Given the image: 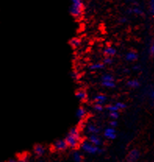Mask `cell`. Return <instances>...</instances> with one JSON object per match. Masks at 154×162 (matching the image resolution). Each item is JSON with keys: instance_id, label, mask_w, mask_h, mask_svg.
Instances as JSON below:
<instances>
[{"instance_id": "cell-1", "label": "cell", "mask_w": 154, "mask_h": 162, "mask_svg": "<svg viewBox=\"0 0 154 162\" xmlns=\"http://www.w3.org/2000/svg\"><path fill=\"white\" fill-rule=\"evenodd\" d=\"M65 140L67 143L68 147L71 149H76L81 144V134L79 127H72L68 131L65 137Z\"/></svg>"}, {"instance_id": "cell-2", "label": "cell", "mask_w": 154, "mask_h": 162, "mask_svg": "<svg viewBox=\"0 0 154 162\" xmlns=\"http://www.w3.org/2000/svg\"><path fill=\"white\" fill-rule=\"evenodd\" d=\"M71 5L70 6L69 12L71 15L75 19H80L83 16L84 2L83 0H71Z\"/></svg>"}, {"instance_id": "cell-3", "label": "cell", "mask_w": 154, "mask_h": 162, "mask_svg": "<svg viewBox=\"0 0 154 162\" xmlns=\"http://www.w3.org/2000/svg\"><path fill=\"white\" fill-rule=\"evenodd\" d=\"M81 150L85 153H87L89 154H101L103 152V149L100 146H97L95 145L92 144V143L89 142V140H83L81 142L80 144Z\"/></svg>"}, {"instance_id": "cell-4", "label": "cell", "mask_w": 154, "mask_h": 162, "mask_svg": "<svg viewBox=\"0 0 154 162\" xmlns=\"http://www.w3.org/2000/svg\"><path fill=\"white\" fill-rule=\"evenodd\" d=\"M85 129L89 135L90 134H99L100 132V128L99 126L94 123H87L85 124Z\"/></svg>"}, {"instance_id": "cell-5", "label": "cell", "mask_w": 154, "mask_h": 162, "mask_svg": "<svg viewBox=\"0 0 154 162\" xmlns=\"http://www.w3.org/2000/svg\"><path fill=\"white\" fill-rule=\"evenodd\" d=\"M68 148L65 139H59L53 143V149L56 151H64Z\"/></svg>"}, {"instance_id": "cell-6", "label": "cell", "mask_w": 154, "mask_h": 162, "mask_svg": "<svg viewBox=\"0 0 154 162\" xmlns=\"http://www.w3.org/2000/svg\"><path fill=\"white\" fill-rule=\"evenodd\" d=\"M103 136L106 139L110 140H113L117 137V131H116V128L113 127L108 126L103 131Z\"/></svg>"}, {"instance_id": "cell-7", "label": "cell", "mask_w": 154, "mask_h": 162, "mask_svg": "<svg viewBox=\"0 0 154 162\" xmlns=\"http://www.w3.org/2000/svg\"><path fill=\"white\" fill-rule=\"evenodd\" d=\"M140 158V152L137 149L131 150L127 155V161L128 162H136Z\"/></svg>"}, {"instance_id": "cell-8", "label": "cell", "mask_w": 154, "mask_h": 162, "mask_svg": "<svg viewBox=\"0 0 154 162\" xmlns=\"http://www.w3.org/2000/svg\"><path fill=\"white\" fill-rule=\"evenodd\" d=\"M88 140L90 143H92V144L95 145V146H102V143H103L102 139L98 136V134L89 135V137H88Z\"/></svg>"}, {"instance_id": "cell-9", "label": "cell", "mask_w": 154, "mask_h": 162, "mask_svg": "<svg viewBox=\"0 0 154 162\" xmlns=\"http://www.w3.org/2000/svg\"><path fill=\"white\" fill-rule=\"evenodd\" d=\"M103 55L107 57H114L117 55V49L113 46H107L103 51Z\"/></svg>"}, {"instance_id": "cell-10", "label": "cell", "mask_w": 154, "mask_h": 162, "mask_svg": "<svg viewBox=\"0 0 154 162\" xmlns=\"http://www.w3.org/2000/svg\"><path fill=\"white\" fill-rule=\"evenodd\" d=\"M106 65H104L103 62H93V63L90 64V65L89 66V69L92 72H97L100 71V70H103L105 68Z\"/></svg>"}, {"instance_id": "cell-11", "label": "cell", "mask_w": 154, "mask_h": 162, "mask_svg": "<svg viewBox=\"0 0 154 162\" xmlns=\"http://www.w3.org/2000/svg\"><path fill=\"white\" fill-rule=\"evenodd\" d=\"M86 116H87V110L84 107H79L76 111V117L77 119L79 121H84Z\"/></svg>"}, {"instance_id": "cell-12", "label": "cell", "mask_w": 154, "mask_h": 162, "mask_svg": "<svg viewBox=\"0 0 154 162\" xmlns=\"http://www.w3.org/2000/svg\"><path fill=\"white\" fill-rule=\"evenodd\" d=\"M138 59V55L136 51H129L125 54V59L129 62H135Z\"/></svg>"}, {"instance_id": "cell-13", "label": "cell", "mask_w": 154, "mask_h": 162, "mask_svg": "<svg viewBox=\"0 0 154 162\" xmlns=\"http://www.w3.org/2000/svg\"><path fill=\"white\" fill-rule=\"evenodd\" d=\"M93 101L96 104H101L104 105L107 101V97L103 94H97L93 97Z\"/></svg>"}, {"instance_id": "cell-14", "label": "cell", "mask_w": 154, "mask_h": 162, "mask_svg": "<svg viewBox=\"0 0 154 162\" xmlns=\"http://www.w3.org/2000/svg\"><path fill=\"white\" fill-rule=\"evenodd\" d=\"M75 97H77V100H79L80 101H86L88 98V94L85 90L79 89L76 91Z\"/></svg>"}, {"instance_id": "cell-15", "label": "cell", "mask_w": 154, "mask_h": 162, "mask_svg": "<svg viewBox=\"0 0 154 162\" xmlns=\"http://www.w3.org/2000/svg\"><path fill=\"white\" fill-rule=\"evenodd\" d=\"M34 153L36 156L41 157L46 153V148L42 144H37L34 147Z\"/></svg>"}, {"instance_id": "cell-16", "label": "cell", "mask_w": 154, "mask_h": 162, "mask_svg": "<svg viewBox=\"0 0 154 162\" xmlns=\"http://www.w3.org/2000/svg\"><path fill=\"white\" fill-rule=\"evenodd\" d=\"M127 13L128 14H134V15H137V16H142L144 14L143 10L138 6H134V7L129 8L127 10Z\"/></svg>"}, {"instance_id": "cell-17", "label": "cell", "mask_w": 154, "mask_h": 162, "mask_svg": "<svg viewBox=\"0 0 154 162\" xmlns=\"http://www.w3.org/2000/svg\"><path fill=\"white\" fill-rule=\"evenodd\" d=\"M69 44L71 48H79L80 46L81 45V38H77V37L72 38L70 40Z\"/></svg>"}, {"instance_id": "cell-18", "label": "cell", "mask_w": 154, "mask_h": 162, "mask_svg": "<svg viewBox=\"0 0 154 162\" xmlns=\"http://www.w3.org/2000/svg\"><path fill=\"white\" fill-rule=\"evenodd\" d=\"M127 86L129 88L135 89V88H138V87H140V82L136 79H131L127 81Z\"/></svg>"}, {"instance_id": "cell-19", "label": "cell", "mask_w": 154, "mask_h": 162, "mask_svg": "<svg viewBox=\"0 0 154 162\" xmlns=\"http://www.w3.org/2000/svg\"><path fill=\"white\" fill-rule=\"evenodd\" d=\"M72 158L75 162H82V161H83V156L78 150L74 151L73 154H72Z\"/></svg>"}, {"instance_id": "cell-20", "label": "cell", "mask_w": 154, "mask_h": 162, "mask_svg": "<svg viewBox=\"0 0 154 162\" xmlns=\"http://www.w3.org/2000/svg\"><path fill=\"white\" fill-rule=\"evenodd\" d=\"M101 85L103 87L108 88V89H113L116 87V82L113 81H101Z\"/></svg>"}, {"instance_id": "cell-21", "label": "cell", "mask_w": 154, "mask_h": 162, "mask_svg": "<svg viewBox=\"0 0 154 162\" xmlns=\"http://www.w3.org/2000/svg\"><path fill=\"white\" fill-rule=\"evenodd\" d=\"M115 80L113 76L110 73H105L101 77V81H113Z\"/></svg>"}, {"instance_id": "cell-22", "label": "cell", "mask_w": 154, "mask_h": 162, "mask_svg": "<svg viewBox=\"0 0 154 162\" xmlns=\"http://www.w3.org/2000/svg\"><path fill=\"white\" fill-rule=\"evenodd\" d=\"M71 77L74 80L77 81L79 80L80 78H81V74H80L79 72L77 71V70H73L71 73Z\"/></svg>"}, {"instance_id": "cell-23", "label": "cell", "mask_w": 154, "mask_h": 162, "mask_svg": "<svg viewBox=\"0 0 154 162\" xmlns=\"http://www.w3.org/2000/svg\"><path fill=\"white\" fill-rule=\"evenodd\" d=\"M93 109L97 112H101V111H103L104 110V106H103V105H101V104L95 103L94 105H93Z\"/></svg>"}, {"instance_id": "cell-24", "label": "cell", "mask_w": 154, "mask_h": 162, "mask_svg": "<svg viewBox=\"0 0 154 162\" xmlns=\"http://www.w3.org/2000/svg\"><path fill=\"white\" fill-rule=\"evenodd\" d=\"M107 109L109 112H110V111H120L119 109L117 108V107L115 105V103L114 104H110V105H107Z\"/></svg>"}, {"instance_id": "cell-25", "label": "cell", "mask_w": 154, "mask_h": 162, "mask_svg": "<svg viewBox=\"0 0 154 162\" xmlns=\"http://www.w3.org/2000/svg\"><path fill=\"white\" fill-rule=\"evenodd\" d=\"M109 116L110 119L117 120L120 117V114H119V111H110V112H109Z\"/></svg>"}, {"instance_id": "cell-26", "label": "cell", "mask_w": 154, "mask_h": 162, "mask_svg": "<svg viewBox=\"0 0 154 162\" xmlns=\"http://www.w3.org/2000/svg\"><path fill=\"white\" fill-rule=\"evenodd\" d=\"M116 106L117 107V108L119 109V111H121V110H124L127 108V105L125 103L122 102V101H117V102L115 103Z\"/></svg>"}, {"instance_id": "cell-27", "label": "cell", "mask_w": 154, "mask_h": 162, "mask_svg": "<svg viewBox=\"0 0 154 162\" xmlns=\"http://www.w3.org/2000/svg\"><path fill=\"white\" fill-rule=\"evenodd\" d=\"M103 62L104 63L105 65H111L113 62V59L112 57H106L104 58Z\"/></svg>"}, {"instance_id": "cell-28", "label": "cell", "mask_w": 154, "mask_h": 162, "mask_svg": "<svg viewBox=\"0 0 154 162\" xmlns=\"http://www.w3.org/2000/svg\"><path fill=\"white\" fill-rule=\"evenodd\" d=\"M149 11L152 16H154V0L149 1Z\"/></svg>"}, {"instance_id": "cell-29", "label": "cell", "mask_w": 154, "mask_h": 162, "mask_svg": "<svg viewBox=\"0 0 154 162\" xmlns=\"http://www.w3.org/2000/svg\"><path fill=\"white\" fill-rule=\"evenodd\" d=\"M109 126H111V127H113V128H116V127L117 126V125H118V123H117V120H113V119H111L110 121V123H109Z\"/></svg>"}, {"instance_id": "cell-30", "label": "cell", "mask_w": 154, "mask_h": 162, "mask_svg": "<svg viewBox=\"0 0 154 162\" xmlns=\"http://www.w3.org/2000/svg\"><path fill=\"white\" fill-rule=\"evenodd\" d=\"M127 21H128V19H127V17H125V16H121V17H120L118 19V22L120 24H126Z\"/></svg>"}, {"instance_id": "cell-31", "label": "cell", "mask_w": 154, "mask_h": 162, "mask_svg": "<svg viewBox=\"0 0 154 162\" xmlns=\"http://www.w3.org/2000/svg\"><path fill=\"white\" fill-rule=\"evenodd\" d=\"M149 53H150V55H152V56H154V41H153V42L152 43V45H150Z\"/></svg>"}, {"instance_id": "cell-32", "label": "cell", "mask_w": 154, "mask_h": 162, "mask_svg": "<svg viewBox=\"0 0 154 162\" xmlns=\"http://www.w3.org/2000/svg\"><path fill=\"white\" fill-rule=\"evenodd\" d=\"M18 162H28V157H26V156L22 157V158H20V159L18 160Z\"/></svg>"}, {"instance_id": "cell-33", "label": "cell", "mask_w": 154, "mask_h": 162, "mask_svg": "<svg viewBox=\"0 0 154 162\" xmlns=\"http://www.w3.org/2000/svg\"><path fill=\"white\" fill-rule=\"evenodd\" d=\"M149 97H150V98L152 99V101H154V90H153V91H150V93H149Z\"/></svg>"}, {"instance_id": "cell-34", "label": "cell", "mask_w": 154, "mask_h": 162, "mask_svg": "<svg viewBox=\"0 0 154 162\" xmlns=\"http://www.w3.org/2000/svg\"><path fill=\"white\" fill-rule=\"evenodd\" d=\"M133 69H134V71H137V70L140 69V67H139V65H134V66H133Z\"/></svg>"}, {"instance_id": "cell-35", "label": "cell", "mask_w": 154, "mask_h": 162, "mask_svg": "<svg viewBox=\"0 0 154 162\" xmlns=\"http://www.w3.org/2000/svg\"><path fill=\"white\" fill-rule=\"evenodd\" d=\"M8 162H18V161L15 160V159H10L8 161Z\"/></svg>"}, {"instance_id": "cell-36", "label": "cell", "mask_w": 154, "mask_h": 162, "mask_svg": "<svg viewBox=\"0 0 154 162\" xmlns=\"http://www.w3.org/2000/svg\"><path fill=\"white\" fill-rule=\"evenodd\" d=\"M38 162H44V161H38Z\"/></svg>"}, {"instance_id": "cell-37", "label": "cell", "mask_w": 154, "mask_h": 162, "mask_svg": "<svg viewBox=\"0 0 154 162\" xmlns=\"http://www.w3.org/2000/svg\"><path fill=\"white\" fill-rule=\"evenodd\" d=\"M0 162H4V161H0Z\"/></svg>"}]
</instances>
